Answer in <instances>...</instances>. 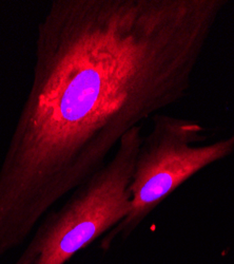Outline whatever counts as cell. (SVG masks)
<instances>
[{"label": "cell", "mask_w": 234, "mask_h": 264, "mask_svg": "<svg viewBox=\"0 0 234 264\" xmlns=\"http://www.w3.org/2000/svg\"><path fill=\"white\" fill-rule=\"evenodd\" d=\"M225 0H54L0 166V259L105 166L140 123L179 102Z\"/></svg>", "instance_id": "6da1fadb"}, {"label": "cell", "mask_w": 234, "mask_h": 264, "mask_svg": "<svg viewBox=\"0 0 234 264\" xmlns=\"http://www.w3.org/2000/svg\"><path fill=\"white\" fill-rule=\"evenodd\" d=\"M141 141V126L130 130L110 161L40 220L13 264H66L118 225L131 209L129 185Z\"/></svg>", "instance_id": "7a4b0ae2"}, {"label": "cell", "mask_w": 234, "mask_h": 264, "mask_svg": "<svg viewBox=\"0 0 234 264\" xmlns=\"http://www.w3.org/2000/svg\"><path fill=\"white\" fill-rule=\"evenodd\" d=\"M150 133L142 136L132 180L129 215L103 236L101 247L111 248L122 240L181 184L212 163L225 158L234 150V135L212 144L197 146L204 141V128L193 119L155 114Z\"/></svg>", "instance_id": "3957f363"}]
</instances>
